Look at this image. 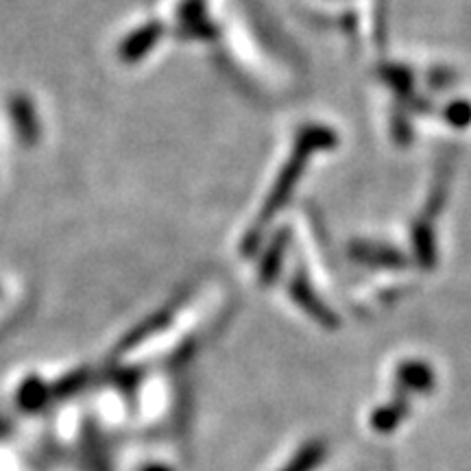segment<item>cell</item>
<instances>
[{"instance_id": "cell-1", "label": "cell", "mask_w": 471, "mask_h": 471, "mask_svg": "<svg viewBox=\"0 0 471 471\" xmlns=\"http://www.w3.org/2000/svg\"><path fill=\"white\" fill-rule=\"evenodd\" d=\"M395 382H397L399 391L426 395L432 393L437 387V376L432 367L424 360H406L395 371Z\"/></svg>"}, {"instance_id": "cell-2", "label": "cell", "mask_w": 471, "mask_h": 471, "mask_svg": "<svg viewBox=\"0 0 471 471\" xmlns=\"http://www.w3.org/2000/svg\"><path fill=\"white\" fill-rule=\"evenodd\" d=\"M408 413H410L408 395L397 388L391 402L378 406V408L373 410L371 427L378 432V435H388V432L397 430V427L404 424V419L408 417Z\"/></svg>"}, {"instance_id": "cell-3", "label": "cell", "mask_w": 471, "mask_h": 471, "mask_svg": "<svg viewBox=\"0 0 471 471\" xmlns=\"http://www.w3.org/2000/svg\"><path fill=\"white\" fill-rule=\"evenodd\" d=\"M53 402V391L51 384H46L40 378L31 376L20 384L18 391H15V404L25 410V413H37V410L44 408L46 404Z\"/></svg>"}, {"instance_id": "cell-4", "label": "cell", "mask_w": 471, "mask_h": 471, "mask_svg": "<svg viewBox=\"0 0 471 471\" xmlns=\"http://www.w3.org/2000/svg\"><path fill=\"white\" fill-rule=\"evenodd\" d=\"M328 456V446L321 438L303 443V446L292 454V458L280 471H317Z\"/></svg>"}, {"instance_id": "cell-5", "label": "cell", "mask_w": 471, "mask_h": 471, "mask_svg": "<svg viewBox=\"0 0 471 471\" xmlns=\"http://www.w3.org/2000/svg\"><path fill=\"white\" fill-rule=\"evenodd\" d=\"M155 40H160V26L155 25L146 26V29L138 31V34H133L127 42H124V46L121 48L123 51L121 55L124 59H129V62H133V59L142 57L144 53L155 44Z\"/></svg>"}, {"instance_id": "cell-6", "label": "cell", "mask_w": 471, "mask_h": 471, "mask_svg": "<svg viewBox=\"0 0 471 471\" xmlns=\"http://www.w3.org/2000/svg\"><path fill=\"white\" fill-rule=\"evenodd\" d=\"M88 384H90V373L85 371V369L68 373V376H64L62 380H57L55 384H51L53 399L73 397V395H77V393L83 391V388L88 387Z\"/></svg>"}, {"instance_id": "cell-7", "label": "cell", "mask_w": 471, "mask_h": 471, "mask_svg": "<svg viewBox=\"0 0 471 471\" xmlns=\"http://www.w3.org/2000/svg\"><path fill=\"white\" fill-rule=\"evenodd\" d=\"M12 113H14V121H15V129H18V132L23 133L25 138H31V135H34V132H35V127L26 121H29V118H34L35 113H34V110H31L29 103L15 101L12 105Z\"/></svg>"}, {"instance_id": "cell-8", "label": "cell", "mask_w": 471, "mask_h": 471, "mask_svg": "<svg viewBox=\"0 0 471 471\" xmlns=\"http://www.w3.org/2000/svg\"><path fill=\"white\" fill-rule=\"evenodd\" d=\"M140 471H172L171 467H166V465H157V463H151V465H144Z\"/></svg>"}]
</instances>
